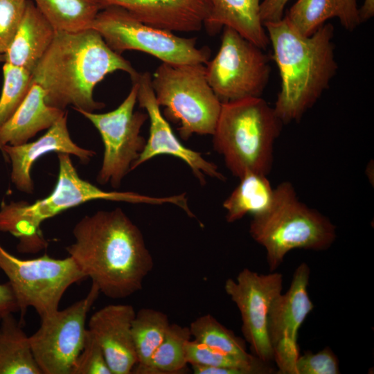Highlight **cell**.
I'll return each instance as SVG.
<instances>
[{
	"label": "cell",
	"mask_w": 374,
	"mask_h": 374,
	"mask_svg": "<svg viewBox=\"0 0 374 374\" xmlns=\"http://www.w3.org/2000/svg\"><path fill=\"white\" fill-rule=\"evenodd\" d=\"M0 322V374H42L21 323L12 313Z\"/></svg>",
	"instance_id": "cell-22"
},
{
	"label": "cell",
	"mask_w": 374,
	"mask_h": 374,
	"mask_svg": "<svg viewBox=\"0 0 374 374\" xmlns=\"http://www.w3.org/2000/svg\"><path fill=\"white\" fill-rule=\"evenodd\" d=\"M100 293L92 283L84 299L40 319L29 341L42 374H71L84 344L87 313Z\"/></svg>",
	"instance_id": "cell-12"
},
{
	"label": "cell",
	"mask_w": 374,
	"mask_h": 374,
	"mask_svg": "<svg viewBox=\"0 0 374 374\" xmlns=\"http://www.w3.org/2000/svg\"><path fill=\"white\" fill-rule=\"evenodd\" d=\"M91 28L120 55L125 51H140L173 64H206L210 56L208 48L196 46L195 38L181 37L147 25L118 6L100 10Z\"/></svg>",
	"instance_id": "cell-9"
},
{
	"label": "cell",
	"mask_w": 374,
	"mask_h": 374,
	"mask_svg": "<svg viewBox=\"0 0 374 374\" xmlns=\"http://www.w3.org/2000/svg\"><path fill=\"white\" fill-rule=\"evenodd\" d=\"M339 15L338 0H297L284 18L294 31L309 37L328 19L339 18Z\"/></svg>",
	"instance_id": "cell-29"
},
{
	"label": "cell",
	"mask_w": 374,
	"mask_h": 374,
	"mask_svg": "<svg viewBox=\"0 0 374 374\" xmlns=\"http://www.w3.org/2000/svg\"><path fill=\"white\" fill-rule=\"evenodd\" d=\"M170 323L160 310L141 308L133 319L132 335L136 355L135 366L146 365L163 341Z\"/></svg>",
	"instance_id": "cell-26"
},
{
	"label": "cell",
	"mask_w": 374,
	"mask_h": 374,
	"mask_svg": "<svg viewBox=\"0 0 374 374\" xmlns=\"http://www.w3.org/2000/svg\"><path fill=\"white\" fill-rule=\"evenodd\" d=\"M57 180L53 190L33 203L3 201L0 206V232L18 239L20 253H35L46 249L48 242L40 226L43 222L71 208L96 199L132 204H175V195L152 197L135 192L105 191L82 179L73 165L70 154L57 153Z\"/></svg>",
	"instance_id": "cell-4"
},
{
	"label": "cell",
	"mask_w": 374,
	"mask_h": 374,
	"mask_svg": "<svg viewBox=\"0 0 374 374\" xmlns=\"http://www.w3.org/2000/svg\"><path fill=\"white\" fill-rule=\"evenodd\" d=\"M101 10L118 6L140 21L170 32L199 31L208 17L211 0H97Z\"/></svg>",
	"instance_id": "cell-17"
},
{
	"label": "cell",
	"mask_w": 374,
	"mask_h": 374,
	"mask_svg": "<svg viewBox=\"0 0 374 374\" xmlns=\"http://www.w3.org/2000/svg\"><path fill=\"white\" fill-rule=\"evenodd\" d=\"M127 73L133 82L139 73L112 51L101 35L89 28L76 33L56 31L54 39L32 72V84L40 86L46 103L64 110L69 105L93 112L105 107L93 89L107 74Z\"/></svg>",
	"instance_id": "cell-2"
},
{
	"label": "cell",
	"mask_w": 374,
	"mask_h": 374,
	"mask_svg": "<svg viewBox=\"0 0 374 374\" xmlns=\"http://www.w3.org/2000/svg\"><path fill=\"white\" fill-rule=\"evenodd\" d=\"M310 269L305 262L295 269L289 290L274 301L269 311L267 333L278 373L296 374V362L300 355L298 333L314 304L308 286Z\"/></svg>",
	"instance_id": "cell-14"
},
{
	"label": "cell",
	"mask_w": 374,
	"mask_h": 374,
	"mask_svg": "<svg viewBox=\"0 0 374 374\" xmlns=\"http://www.w3.org/2000/svg\"><path fill=\"white\" fill-rule=\"evenodd\" d=\"M296 371V374H339V359L328 347L316 353L308 350L298 357Z\"/></svg>",
	"instance_id": "cell-32"
},
{
	"label": "cell",
	"mask_w": 374,
	"mask_h": 374,
	"mask_svg": "<svg viewBox=\"0 0 374 374\" xmlns=\"http://www.w3.org/2000/svg\"><path fill=\"white\" fill-rule=\"evenodd\" d=\"M3 86L0 98V127L16 112L32 85V73L5 62Z\"/></svg>",
	"instance_id": "cell-30"
},
{
	"label": "cell",
	"mask_w": 374,
	"mask_h": 374,
	"mask_svg": "<svg viewBox=\"0 0 374 374\" xmlns=\"http://www.w3.org/2000/svg\"><path fill=\"white\" fill-rule=\"evenodd\" d=\"M5 62V56L4 54L0 53V62Z\"/></svg>",
	"instance_id": "cell-38"
},
{
	"label": "cell",
	"mask_w": 374,
	"mask_h": 374,
	"mask_svg": "<svg viewBox=\"0 0 374 374\" xmlns=\"http://www.w3.org/2000/svg\"><path fill=\"white\" fill-rule=\"evenodd\" d=\"M186 359L189 364L222 367L237 371L239 374H268L274 369L270 364L256 356L245 359L213 349L189 340L186 346Z\"/></svg>",
	"instance_id": "cell-27"
},
{
	"label": "cell",
	"mask_w": 374,
	"mask_h": 374,
	"mask_svg": "<svg viewBox=\"0 0 374 374\" xmlns=\"http://www.w3.org/2000/svg\"><path fill=\"white\" fill-rule=\"evenodd\" d=\"M240 182L224 201L227 222H235L247 214L254 215L267 208L274 195L267 175L248 172L239 178Z\"/></svg>",
	"instance_id": "cell-23"
},
{
	"label": "cell",
	"mask_w": 374,
	"mask_h": 374,
	"mask_svg": "<svg viewBox=\"0 0 374 374\" xmlns=\"http://www.w3.org/2000/svg\"><path fill=\"white\" fill-rule=\"evenodd\" d=\"M189 329L194 341L210 348L245 359L255 356L247 353L244 341L210 314L197 317Z\"/></svg>",
	"instance_id": "cell-28"
},
{
	"label": "cell",
	"mask_w": 374,
	"mask_h": 374,
	"mask_svg": "<svg viewBox=\"0 0 374 374\" xmlns=\"http://www.w3.org/2000/svg\"><path fill=\"white\" fill-rule=\"evenodd\" d=\"M263 26L281 80L274 112L284 124L299 121L327 89L337 72L334 27L324 24L312 35L303 37L284 17Z\"/></svg>",
	"instance_id": "cell-3"
},
{
	"label": "cell",
	"mask_w": 374,
	"mask_h": 374,
	"mask_svg": "<svg viewBox=\"0 0 374 374\" xmlns=\"http://www.w3.org/2000/svg\"><path fill=\"white\" fill-rule=\"evenodd\" d=\"M0 269L8 278L21 321L28 308L40 319L59 309L62 297L73 284L85 278L71 256L53 258L44 254L35 258L15 256L0 244Z\"/></svg>",
	"instance_id": "cell-8"
},
{
	"label": "cell",
	"mask_w": 374,
	"mask_h": 374,
	"mask_svg": "<svg viewBox=\"0 0 374 374\" xmlns=\"http://www.w3.org/2000/svg\"><path fill=\"white\" fill-rule=\"evenodd\" d=\"M211 3L204 24L209 31L229 27L262 50L267 47L269 37L259 15L260 0H211Z\"/></svg>",
	"instance_id": "cell-21"
},
{
	"label": "cell",
	"mask_w": 374,
	"mask_h": 374,
	"mask_svg": "<svg viewBox=\"0 0 374 374\" xmlns=\"http://www.w3.org/2000/svg\"><path fill=\"white\" fill-rule=\"evenodd\" d=\"M283 285L280 273L261 274L247 268L224 283L226 293L240 312L245 341L253 355L268 364L273 362L267 333L268 317L274 301L282 293Z\"/></svg>",
	"instance_id": "cell-13"
},
{
	"label": "cell",
	"mask_w": 374,
	"mask_h": 374,
	"mask_svg": "<svg viewBox=\"0 0 374 374\" xmlns=\"http://www.w3.org/2000/svg\"><path fill=\"white\" fill-rule=\"evenodd\" d=\"M338 2L340 8L338 19L346 29L353 30L361 23L357 0H338Z\"/></svg>",
	"instance_id": "cell-35"
},
{
	"label": "cell",
	"mask_w": 374,
	"mask_h": 374,
	"mask_svg": "<svg viewBox=\"0 0 374 374\" xmlns=\"http://www.w3.org/2000/svg\"><path fill=\"white\" fill-rule=\"evenodd\" d=\"M66 113L48 105L43 89L33 83L15 114L0 127V148L27 143L39 132L50 128Z\"/></svg>",
	"instance_id": "cell-20"
},
{
	"label": "cell",
	"mask_w": 374,
	"mask_h": 374,
	"mask_svg": "<svg viewBox=\"0 0 374 374\" xmlns=\"http://www.w3.org/2000/svg\"><path fill=\"white\" fill-rule=\"evenodd\" d=\"M138 83L132 82L130 91L115 109L103 114L76 109L98 130L104 145L101 168L96 180L118 188L131 166L143 151L146 141L140 134L148 118L147 113L134 112Z\"/></svg>",
	"instance_id": "cell-11"
},
{
	"label": "cell",
	"mask_w": 374,
	"mask_h": 374,
	"mask_svg": "<svg viewBox=\"0 0 374 374\" xmlns=\"http://www.w3.org/2000/svg\"><path fill=\"white\" fill-rule=\"evenodd\" d=\"M17 312L19 307L10 283L0 284V321L6 315Z\"/></svg>",
	"instance_id": "cell-36"
},
{
	"label": "cell",
	"mask_w": 374,
	"mask_h": 374,
	"mask_svg": "<svg viewBox=\"0 0 374 374\" xmlns=\"http://www.w3.org/2000/svg\"><path fill=\"white\" fill-rule=\"evenodd\" d=\"M0 148L11 163L12 182L19 190L27 194L34 190L32 166L43 155L53 152L66 153L87 163L96 154L94 151L81 148L73 141L67 127V113L37 140L18 145H4Z\"/></svg>",
	"instance_id": "cell-18"
},
{
	"label": "cell",
	"mask_w": 374,
	"mask_h": 374,
	"mask_svg": "<svg viewBox=\"0 0 374 374\" xmlns=\"http://www.w3.org/2000/svg\"><path fill=\"white\" fill-rule=\"evenodd\" d=\"M55 31L76 33L91 28L101 10L97 0H33Z\"/></svg>",
	"instance_id": "cell-24"
},
{
	"label": "cell",
	"mask_w": 374,
	"mask_h": 374,
	"mask_svg": "<svg viewBox=\"0 0 374 374\" xmlns=\"http://www.w3.org/2000/svg\"><path fill=\"white\" fill-rule=\"evenodd\" d=\"M134 81L138 83L139 107L145 109L150 120V133L143 151L131 166V171L153 157L165 154L184 161L201 185L206 184V177L224 181L226 177L216 164L206 160L201 153L184 146L175 135L156 101L151 74L149 72L139 73Z\"/></svg>",
	"instance_id": "cell-15"
},
{
	"label": "cell",
	"mask_w": 374,
	"mask_h": 374,
	"mask_svg": "<svg viewBox=\"0 0 374 374\" xmlns=\"http://www.w3.org/2000/svg\"><path fill=\"white\" fill-rule=\"evenodd\" d=\"M66 248L105 296L124 299L141 290L154 261L139 227L120 208L84 216Z\"/></svg>",
	"instance_id": "cell-1"
},
{
	"label": "cell",
	"mask_w": 374,
	"mask_h": 374,
	"mask_svg": "<svg viewBox=\"0 0 374 374\" xmlns=\"http://www.w3.org/2000/svg\"><path fill=\"white\" fill-rule=\"evenodd\" d=\"M55 33L33 1L26 0L19 26L4 53V62L32 73L51 44Z\"/></svg>",
	"instance_id": "cell-19"
},
{
	"label": "cell",
	"mask_w": 374,
	"mask_h": 374,
	"mask_svg": "<svg viewBox=\"0 0 374 374\" xmlns=\"http://www.w3.org/2000/svg\"><path fill=\"white\" fill-rule=\"evenodd\" d=\"M151 84L164 115L179 125L182 139L213 135L222 103L207 81L204 64L162 62L151 75Z\"/></svg>",
	"instance_id": "cell-7"
},
{
	"label": "cell",
	"mask_w": 374,
	"mask_h": 374,
	"mask_svg": "<svg viewBox=\"0 0 374 374\" xmlns=\"http://www.w3.org/2000/svg\"><path fill=\"white\" fill-rule=\"evenodd\" d=\"M17 1H26V0H17Z\"/></svg>",
	"instance_id": "cell-39"
},
{
	"label": "cell",
	"mask_w": 374,
	"mask_h": 374,
	"mask_svg": "<svg viewBox=\"0 0 374 374\" xmlns=\"http://www.w3.org/2000/svg\"><path fill=\"white\" fill-rule=\"evenodd\" d=\"M26 1L0 0V53L9 47L19 26Z\"/></svg>",
	"instance_id": "cell-33"
},
{
	"label": "cell",
	"mask_w": 374,
	"mask_h": 374,
	"mask_svg": "<svg viewBox=\"0 0 374 374\" xmlns=\"http://www.w3.org/2000/svg\"><path fill=\"white\" fill-rule=\"evenodd\" d=\"M290 0H262L259 15L262 24L276 22L283 18L284 10Z\"/></svg>",
	"instance_id": "cell-34"
},
{
	"label": "cell",
	"mask_w": 374,
	"mask_h": 374,
	"mask_svg": "<svg viewBox=\"0 0 374 374\" xmlns=\"http://www.w3.org/2000/svg\"><path fill=\"white\" fill-rule=\"evenodd\" d=\"M192 339L189 327L170 323L167 333L149 362L134 366L132 373L172 374L181 373L188 364L186 346Z\"/></svg>",
	"instance_id": "cell-25"
},
{
	"label": "cell",
	"mask_w": 374,
	"mask_h": 374,
	"mask_svg": "<svg viewBox=\"0 0 374 374\" xmlns=\"http://www.w3.org/2000/svg\"><path fill=\"white\" fill-rule=\"evenodd\" d=\"M374 15V0H364V3L359 8V17L360 22L366 21Z\"/></svg>",
	"instance_id": "cell-37"
},
{
	"label": "cell",
	"mask_w": 374,
	"mask_h": 374,
	"mask_svg": "<svg viewBox=\"0 0 374 374\" xmlns=\"http://www.w3.org/2000/svg\"><path fill=\"white\" fill-rule=\"evenodd\" d=\"M283 124L274 107L260 97L222 103L212 135L214 150L234 177L248 172L267 176Z\"/></svg>",
	"instance_id": "cell-5"
},
{
	"label": "cell",
	"mask_w": 374,
	"mask_h": 374,
	"mask_svg": "<svg viewBox=\"0 0 374 374\" xmlns=\"http://www.w3.org/2000/svg\"><path fill=\"white\" fill-rule=\"evenodd\" d=\"M252 215L249 233L265 249L270 271L280 266L290 251L326 250L337 238L335 224L302 202L290 181L274 188L269 207Z\"/></svg>",
	"instance_id": "cell-6"
},
{
	"label": "cell",
	"mask_w": 374,
	"mask_h": 374,
	"mask_svg": "<svg viewBox=\"0 0 374 374\" xmlns=\"http://www.w3.org/2000/svg\"><path fill=\"white\" fill-rule=\"evenodd\" d=\"M71 374H112L100 345L88 328Z\"/></svg>",
	"instance_id": "cell-31"
},
{
	"label": "cell",
	"mask_w": 374,
	"mask_h": 374,
	"mask_svg": "<svg viewBox=\"0 0 374 374\" xmlns=\"http://www.w3.org/2000/svg\"><path fill=\"white\" fill-rule=\"evenodd\" d=\"M136 312L130 304H110L90 317L88 329L104 353L112 374H130L136 364L132 323Z\"/></svg>",
	"instance_id": "cell-16"
},
{
	"label": "cell",
	"mask_w": 374,
	"mask_h": 374,
	"mask_svg": "<svg viewBox=\"0 0 374 374\" xmlns=\"http://www.w3.org/2000/svg\"><path fill=\"white\" fill-rule=\"evenodd\" d=\"M205 66L207 81L222 103L260 97L270 73L262 49L229 27H224L219 51Z\"/></svg>",
	"instance_id": "cell-10"
}]
</instances>
